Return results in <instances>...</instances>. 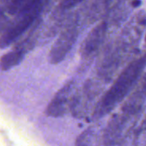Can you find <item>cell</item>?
Segmentation results:
<instances>
[{
    "instance_id": "7",
    "label": "cell",
    "mask_w": 146,
    "mask_h": 146,
    "mask_svg": "<svg viewBox=\"0 0 146 146\" xmlns=\"http://www.w3.org/2000/svg\"><path fill=\"white\" fill-rule=\"evenodd\" d=\"M9 22L10 21H9L8 15L0 12V33L3 32L6 29V27H8Z\"/></svg>"
},
{
    "instance_id": "9",
    "label": "cell",
    "mask_w": 146,
    "mask_h": 146,
    "mask_svg": "<svg viewBox=\"0 0 146 146\" xmlns=\"http://www.w3.org/2000/svg\"><path fill=\"white\" fill-rule=\"evenodd\" d=\"M145 42H146V37H145Z\"/></svg>"
},
{
    "instance_id": "1",
    "label": "cell",
    "mask_w": 146,
    "mask_h": 146,
    "mask_svg": "<svg viewBox=\"0 0 146 146\" xmlns=\"http://www.w3.org/2000/svg\"><path fill=\"white\" fill-rule=\"evenodd\" d=\"M47 2L38 0L24 1L19 12L9 22L0 36V48L3 49L16 42L34 23L40 19V15Z\"/></svg>"
},
{
    "instance_id": "6",
    "label": "cell",
    "mask_w": 146,
    "mask_h": 146,
    "mask_svg": "<svg viewBox=\"0 0 146 146\" xmlns=\"http://www.w3.org/2000/svg\"><path fill=\"white\" fill-rule=\"evenodd\" d=\"M24 54L19 50H12L11 51L4 54L0 59V68L3 71L9 70L10 68L17 66L24 58Z\"/></svg>"
},
{
    "instance_id": "5",
    "label": "cell",
    "mask_w": 146,
    "mask_h": 146,
    "mask_svg": "<svg viewBox=\"0 0 146 146\" xmlns=\"http://www.w3.org/2000/svg\"><path fill=\"white\" fill-rule=\"evenodd\" d=\"M104 32H105V26L104 24H101L98 26L97 27H95L89 33V35L85 39L81 47L82 55L89 56L98 49L104 37Z\"/></svg>"
},
{
    "instance_id": "4",
    "label": "cell",
    "mask_w": 146,
    "mask_h": 146,
    "mask_svg": "<svg viewBox=\"0 0 146 146\" xmlns=\"http://www.w3.org/2000/svg\"><path fill=\"white\" fill-rule=\"evenodd\" d=\"M72 83H68L53 98L46 109V114L49 116L59 117L66 112L68 104V97L71 93Z\"/></svg>"
},
{
    "instance_id": "2",
    "label": "cell",
    "mask_w": 146,
    "mask_h": 146,
    "mask_svg": "<svg viewBox=\"0 0 146 146\" xmlns=\"http://www.w3.org/2000/svg\"><path fill=\"white\" fill-rule=\"evenodd\" d=\"M146 64V59H141L132 63L119 77L114 86L103 98L99 106V111L107 113L110 108L117 104L124 95L129 91L131 86L138 79L139 74Z\"/></svg>"
},
{
    "instance_id": "8",
    "label": "cell",
    "mask_w": 146,
    "mask_h": 146,
    "mask_svg": "<svg viewBox=\"0 0 146 146\" xmlns=\"http://www.w3.org/2000/svg\"><path fill=\"white\" fill-rule=\"evenodd\" d=\"M140 3H141L140 2H133V5H138V4H140Z\"/></svg>"
},
{
    "instance_id": "3",
    "label": "cell",
    "mask_w": 146,
    "mask_h": 146,
    "mask_svg": "<svg viewBox=\"0 0 146 146\" xmlns=\"http://www.w3.org/2000/svg\"><path fill=\"white\" fill-rule=\"evenodd\" d=\"M77 21L76 16L71 15L64 21L61 33L52 45L49 54V60L51 64L61 62L73 47L78 36Z\"/></svg>"
}]
</instances>
